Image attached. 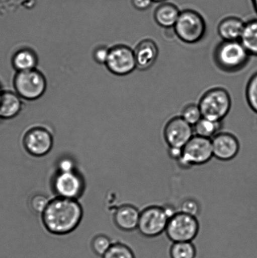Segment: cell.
<instances>
[{"label": "cell", "mask_w": 257, "mask_h": 258, "mask_svg": "<svg viewBox=\"0 0 257 258\" xmlns=\"http://www.w3.org/2000/svg\"><path fill=\"white\" fill-rule=\"evenodd\" d=\"M176 36L181 42L195 44L203 40L207 32L205 19L200 13L186 9L181 12L173 28Z\"/></svg>", "instance_id": "obj_3"}, {"label": "cell", "mask_w": 257, "mask_h": 258, "mask_svg": "<svg viewBox=\"0 0 257 258\" xmlns=\"http://www.w3.org/2000/svg\"><path fill=\"white\" fill-rule=\"evenodd\" d=\"M250 57L240 40H222L213 51V60L216 67L228 73L242 70L248 64Z\"/></svg>", "instance_id": "obj_2"}, {"label": "cell", "mask_w": 257, "mask_h": 258, "mask_svg": "<svg viewBox=\"0 0 257 258\" xmlns=\"http://www.w3.org/2000/svg\"><path fill=\"white\" fill-rule=\"evenodd\" d=\"M245 24V22L238 17H225L218 25V34L222 40H240Z\"/></svg>", "instance_id": "obj_17"}, {"label": "cell", "mask_w": 257, "mask_h": 258, "mask_svg": "<svg viewBox=\"0 0 257 258\" xmlns=\"http://www.w3.org/2000/svg\"><path fill=\"white\" fill-rule=\"evenodd\" d=\"M110 49L103 45H100L93 51V56L96 62L100 64H105L107 61Z\"/></svg>", "instance_id": "obj_29"}, {"label": "cell", "mask_w": 257, "mask_h": 258, "mask_svg": "<svg viewBox=\"0 0 257 258\" xmlns=\"http://www.w3.org/2000/svg\"><path fill=\"white\" fill-rule=\"evenodd\" d=\"M22 99L15 92H0V120H10L19 115L22 109Z\"/></svg>", "instance_id": "obj_16"}, {"label": "cell", "mask_w": 257, "mask_h": 258, "mask_svg": "<svg viewBox=\"0 0 257 258\" xmlns=\"http://www.w3.org/2000/svg\"><path fill=\"white\" fill-rule=\"evenodd\" d=\"M51 186L55 197L79 200L84 193L85 179L77 169L57 171L52 179Z\"/></svg>", "instance_id": "obj_8"}, {"label": "cell", "mask_w": 257, "mask_h": 258, "mask_svg": "<svg viewBox=\"0 0 257 258\" xmlns=\"http://www.w3.org/2000/svg\"><path fill=\"white\" fill-rule=\"evenodd\" d=\"M223 122H218L203 117L193 126L195 135L212 139L222 130Z\"/></svg>", "instance_id": "obj_21"}, {"label": "cell", "mask_w": 257, "mask_h": 258, "mask_svg": "<svg viewBox=\"0 0 257 258\" xmlns=\"http://www.w3.org/2000/svg\"><path fill=\"white\" fill-rule=\"evenodd\" d=\"M103 258H135V256L132 249L127 244L116 242H113Z\"/></svg>", "instance_id": "obj_23"}, {"label": "cell", "mask_w": 257, "mask_h": 258, "mask_svg": "<svg viewBox=\"0 0 257 258\" xmlns=\"http://www.w3.org/2000/svg\"><path fill=\"white\" fill-rule=\"evenodd\" d=\"M181 12L179 8L172 3H161L153 12V19L158 26L170 29L175 27Z\"/></svg>", "instance_id": "obj_18"}, {"label": "cell", "mask_w": 257, "mask_h": 258, "mask_svg": "<svg viewBox=\"0 0 257 258\" xmlns=\"http://www.w3.org/2000/svg\"><path fill=\"white\" fill-rule=\"evenodd\" d=\"M200 230L198 217L178 211L168 219L165 233L172 242H193Z\"/></svg>", "instance_id": "obj_9"}, {"label": "cell", "mask_w": 257, "mask_h": 258, "mask_svg": "<svg viewBox=\"0 0 257 258\" xmlns=\"http://www.w3.org/2000/svg\"><path fill=\"white\" fill-rule=\"evenodd\" d=\"M133 7L139 11H145L152 6V0H131Z\"/></svg>", "instance_id": "obj_31"}, {"label": "cell", "mask_w": 257, "mask_h": 258, "mask_svg": "<svg viewBox=\"0 0 257 258\" xmlns=\"http://www.w3.org/2000/svg\"><path fill=\"white\" fill-rule=\"evenodd\" d=\"M213 158L211 139L195 135L184 147L182 156L176 162L180 168L189 169L204 165Z\"/></svg>", "instance_id": "obj_5"}, {"label": "cell", "mask_w": 257, "mask_h": 258, "mask_svg": "<svg viewBox=\"0 0 257 258\" xmlns=\"http://www.w3.org/2000/svg\"><path fill=\"white\" fill-rule=\"evenodd\" d=\"M180 116L192 126H195L203 118L200 106L196 103H190L185 106Z\"/></svg>", "instance_id": "obj_25"}, {"label": "cell", "mask_w": 257, "mask_h": 258, "mask_svg": "<svg viewBox=\"0 0 257 258\" xmlns=\"http://www.w3.org/2000/svg\"><path fill=\"white\" fill-rule=\"evenodd\" d=\"M194 136L193 126L181 116L170 118L163 128V139L168 148H183Z\"/></svg>", "instance_id": "obj_12"}, {"label": "cell", "mask_w": 257, "mask_h": 258, "mask_svg": "<svg viewBox=\"0 0 257 258\" xmlns=\"http://www.w3.org/2000/svg\"><path fill=\"white\" fill-rule=\"evenodd\" d=\"M133 50L137 69L143 72L150 69L155 64L159 54L157 43L150 39L141 40Z\"/></svg>", "instance_id": "obj_15"}, {"label": "cell", "mask_w": 257, "mask_h": 258, "mask_svg": "<svg viewBox=\"0 0 257 258\" xmlns=\"http://www.w3.org/2000/svg\"><path fill=\"white\" fill-rule=\"evenodd\" d=\"M179 212L190 216L198 217L200 214L201 207L200 202L194 198H186L179 206Z\"/></svg>", "instance_id": "obj_27"}, {"label": "cell", "mask_w": 257, "mask_h": 258, "mask_svg": "<svg viewBox=\"0 0 257 258\" xmlns=\"http://www.w3.org/2000/svg\"><path fill=\"white\" fill-rule=\"evenodd\" d=\"M196 248L193 242H173L169 249L170 258H195Z\"/></svg>", "instance_id": "obj_22"}, {"label": "cell", "mask_w": 257, "mask_h": 258, "mask_svg": "<svg viewBox=\"0 0 257 258\" xmlns=\"http://www.w3.org/2000/svg\"><path fill=\"white\" fill-rule=\"evenodd\" d=\"M105 66L113 75L122 77L130 74L137 69L134 50L122 44L110 48Z\"/></svg>", "instance_id": "obj_11"}, {"label": "cell", "mask_w": 257, "mask_h": 258, "mask_svg": "<svg viewBox=\"0 0 257 258\" xmlns=\"http://www.w3.org/2000/svg\"><path fill=\"white\" fill-rule=\"evenodd\" d=\"M140 211L130 204H123L116 207L113 212V221L121 231L132 232L137 230Z\"/></svg>", "instance_id": "obj_14"}, {"label": "cell", "mask_w": 257, "mask_h": 258, "mask_svg": "<svg viewBox=\"0 0 257 258\" xmlns=\"http://www.w3.org/2000/svg\"><path fill=\"white\" fill-rule=\"evenodd\" d=\"M2 90L1 89V87H0V92H1Z\"/></svg>", "instance_id": "obj_35"}, {"label": "cell", "mask_w": 257, "mask_h": 258, "mask_svg": "<svg viewBox=\"0 0 257 258\" xmlns=\"http://www.w3.org/2000/svg\"><path fill=\"white\" fill-rule=\"evenodd\" d=\"M113 242L107 235L99 234L92 239L91 246L93 251L98 256H103L112 246Z\"/></svg>", "instance_id": "obj_26"}, {"label": "cell", "mask_w": 257, "mask_h": 258, "mask_svg": "<svg viewBox=\"0 0 257 258\" xmlns=\"http://www.w3.org/2000/svg\"><path fill=\"white\" fill-rule=\"evenodd\" d=\"M22 145L30 156L42 158L52 151L54 146V135L46 126H31L23 134Z\"/></svg>", "instance_id": "obj_6"}, {"label": "cell", "mask_w": 257, "mask_h": 258, "mask_svg": "<svg viewBox=\"0 0 257 258\" xmlns=\"http://www.w3.org/2000/svg\"><path fill=\"white\" fill-rule=\"evenodd\" d=\"M245 97L249 107L257 113V72L249 78L246 86Z\"/></svg>", "instance_id": "obj_24"}, {"label": "cell", "mask_w": 257, "mask_h": 258, "mask_svg": "<svg viewBox=\"0 0 257 258\" xmlns=\"http://www.w3.org/2000/svg\"><path fill=\"white\" fill-rule=\"evenodd\" d=\"M77 169L75 163L72 159L70 158H63L60 159L57 164V171H70Z\"/></svg>", "instance_id": "obj_30"}, {"label": "cell", "mask_w": 257, "mask_h": 258, "mask_svg": "<svg viewBox=\"0 0 257 258\" xmlns=\"http://www.w3.org/2000/svg\"><path fill=\"white\" fill-rule=\"evenodd\" d=\"M183 148H168V154L171 159L176 161L178 160L182 156Z\"/></svg>", "instance_id": "obj_32"}, {"label": "cell", "mask_w": 257, "mask_h": 258, "mask_svg": "<svg viewBox=\"0 0 257 258\" xmlns=\"http://www.w3.org/2000/svg\"><path fill=\"white\" fill-rule=\"evenodd\" d=\"M240 41L251 56L257 57V19L245 22Z\"/></svg>", "instance_id": "obj_20"}, {"label": "cell", "mask_w": 257, "mask_h": 258, "mask_svg": "<svg viewBox=\"0 0 257 258\" xmlns=\"http://www.w3.org/2000/svg\"><path fill=\"white\" fill-rule=\"evenodd\" d=\"M168 219L163 206L145 207L140 211L138 231L147 238H154L165 232Z\"/></svg>", "instance_id": "obj_10"}, {"label": "cell", "mask_w": 257, "mask_h": 258, "mask_svg": "<svg viewBox=\"0 0 257 258\" xmlns=\"http://www.w3.org/2000/svg\"><path fill=\"white\" fill-rule=\"evenodd\" d=\"M15 92L22 100L39 99L47 89L45 76L37 69L17 72L14 79Z\"/></svg>", "instance_id": "obj_7"}, {"label": "cell", "mask_w": 257, "mask_h": 258, "mask_svg": "<svg viewBox=\"0 0 257 258\" xmlns=\"http://www.w3.org/2000/svg\"><path fill=\"white\" fill-rule=\"evenodd\" d=\"M251 3H252L254 9H255V12L257 14V0H251Z\"/></svg>", "instance_id": "obj_33"}, {"label": "cell", "mask_w": 257, "mask_h": 258, "mask_svg": "<svg viewBox=\"0 0 257 258\" xmlns=\"http://www.w3.org/2000/svg\"><path fill=\"white\" fill-rule=\"evenodd\" d=\"M50 201V199L44 194H35L30 199V209L40 216L46 209Z\"/></svg>", "instance_id": "obj_28"}, {"label": "cell", "mask_w": 257, "mask_h": 258, "mask_svg": "<svg viewBox=\"0 0 257 258\" xmlns=\"http://www.w3.org/2000/svg\"><path fill=\"white\" fill-rule=\"evenodd\" d=\"M153 3H158V4H161V3L167 2V0H152Z\"/></svg>", "instance_id": "obj_34"}, {"label": "cell", "mask_w": 257, "mask_h": 258, "mask_svg": "<svg viewBox=\"0 0 257 258\" xmlns=\"http://www.w3.org/2000/svg\"><path fill=\"white\" fill-rule=\"evenodd\" d=\"M38 61L39 59L36 53L29 48L18 50L12 59L13 67L17 72L36 69Z\"/></svg>", "instance_id": "obj_19"}, {"label": "cell", "mask_w": 257, "mask_h": 258, "mask_svg": "<svg viewBox=\"0 0 257 258\" xmlns=\"http://www.w3.org/2000/svg\"><path fill=\"white\" fill-rule=\"evenodd\" d=\"M213 158L221 161H230L238 156L240 150L238 139L230 133L220 132L211 139Z\"/></svg>", "instance_id": "obj_13"}, {"label": "cell", "mask_w": 257, "mask_h": 258, "mask_svg": "<svg viewBox=\"0 0 257 258\" xmlns=\"http://www.w3.org/2000/svg\"><path fill=\"white\" fill-rule=\"evenodd\" d=\"M84 211L79 200L54 197L40 215L43 227L50 234L64 236L79 227Z\"/></svg>", "instance_id": "obj_1"}, {"label": "cell", "mask_w": 257, "mask_h": 258, "mask_svg": "<svg viewBox=\"0 0 257 258\" xmlns=\"http://www.w3.org/2000/svg\"><path fill=\"white\" fill-rule=\"evenodd\" d=\"M198 105L203 117L223 122L230 112L232 101L230 93L225 88L215 87L204 93Z\"/></svg>", "instance_id": "obj_4"}]
</instances>
